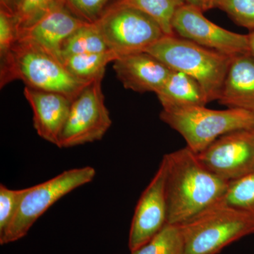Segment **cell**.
<instances>
[{"instance_id": "obj_1", "label": "cell", "mask_w": 254, "mask_h": 254, "mask_svg": "<svg viewBox=\"0 0 254 254\" xmlns=\"http://www.w3.org/2000/svg\"><path fill=\"white\" fill-rule=\"evenodd\" d=\"M163 158L166 164L167 223L181 225L222 201L230 182L209 170L189 147Z\"/></svg>"}, {"instance_id": "obj_2", "label": "cell", "mask_w": 254, "mask_h": 254, "mask_svg": "<svg viewBox=\"0 0 254 254\" xmlns=\"http://www.w3.org/2000/svg\"><path fill=\"white\" fill-rule=\"evenodd\" d=\"M16 80L29 88L60 93L72 101L91 83L75 78L59 60L36 45L23 41H16L1 58V88Z\"/></svg>"}, {"instance_id": "obj_3", "label": "cell", "mask_w": 254, "mask_h": 254, "mask_svg": "<svg viewBox=\"0 0 254 254\" xmlns=\"http://www.w3.org/2000/svg\"><path fill=\"white\" fill-rule=\"evenodd\" d=\"M145 52L170 69L181 71L201 85L209 101L218 100L232 57L174 34L164 36Z\"/></svg>"}, {"instance_id": "obj_4", "label": "cell", "mask_w": 254, "mask_h": 254, "mask_svg": "<svg viewBox=\"0 0 254 254\" xmlns=\"http://www.w3.org/2000/svg\"><path fill=\"white\" fill-rule=\"evenodd\" d=\"M180 226L185 254H218L233 242L254 235V215L220 202Z\"/></svg>"}, {"instance_id": "obj_5", "label": "cell", "mask_w": 254, "mask_h": 254, "mask_svg": "<svg viewBox=\"0 0 254 254\" xmlns=\"http://www.w3.org/2000/svg\"><path fill=\"white\" fill-rule=\"evenodd\" d=\"M160 118L180 133L187 146L195 153L230 132L254 128V114L236 108L216 110L200 106L163 110Z\"/></svg>"}, {"instance_id": "obj_6", "label": "cell", "mask_w": 254, "mask_h": 254, "mask_svg": "<svg viewBox=\"0 0 254 254\" xmlns=\"http://www.w3.org/2000/svg\"><path fill=\"white\" fill-rule=\"evenodd\" d=\"M92 167L71 169L36 186L28 187L16 216L0 236V245L12 243L26 236L35 222L56 202L78 187L93 181Z\"/></svg>"}, {"instance_id": "obj_7", "label": "cell", "mask_w": 254, "mask_h": 254, "mask_svg": "<svg viewBox=\"0 0 254 254\" xmlns=\"http://www.w3.org/2000/svg\"><path fill=\"white\" fill-rule=\"evenodd\" d=\"M110 50L119 58L144 52L165 33L153 18L115 1L94 22Z\"/></svg>"}, {"instance_id": "obj_8", "label": "cell", "mask_w": 254, "mask_h": 254, "mask_svg": "<svg viewBox=\"0 0 254 254\" xmlns=\"http://www.w3.org/2000/svg\"><path fill=\"white\" fill-rule=\"evenodd\" d=\"M101 82H91L73 100L60 136L59 148H72L100 141L111 127Z\"/></svg>"}, {"instance_id": "obj_9", "label": "cell", "mask_w": 254, "mask_h": 254, "mask_svg": "<svg viewBox=\"0 0 254 254\" xmlns=\"http://www.w3.org/2000/svg\"><path fill=\"white\" fill-rule=\"evenodd\" d=\"M202 163L227 182L254 171V128L230 132L197 153Z\"/></svg>"}, {"instance_id": "obj_10", "label": "cell", "mask_w": 254, "mask_h": 254, "mask_svg": "<svg viewBox=\"0 0 254 254\" xmlns=\"http://www.w3.org/2000/svg\"><path fill=\"white\" fill-rule=\"evenodd\" d=\"M174 33L200 46L234 57L249 53L248 35L227 31L205 18L203 11L185 4L174 16Z\"/></svg>"}, {"instance_id": "obj_11", "label": "cell", "mask_w": 254, "mask_h": 254, "mask_svg": "<svg viewBox=\"0 0 254 254\" xmlns=\"http://www.w3.org/2000/svg\"><path fill=\"white\" fill-rule=\"evenodd\" d=\"M165 181L166 164L163 158L135 208L128 236L131 252L148 243L168 222Z\"/></svg>"}, {"instance_id": "obj_12", "label": "cell", "mask_w": 254, "mask_h": 254, "mask_svg": "<svg viewBox=\"0 0 254 254\" xmlns=\"http://www.w3.org/2000/svg\"><path fill=\"white\" fill-rule=\"evenodd\" d=\"M86 23L64 5L50 11L31 26L18 31L16 41L36 45L63 63L61 50L64 43Z\"/></svg>"}, {"instance_id": "obj_13", "label": "cell", "mask_w": 254, "mask_h": 254, "mask_svg": "<svg viewBox=\"0 0 254 254\" xmlns=\"http://www.w3.org/2000/svg\"><path fill=\"white\" fill-rule=\"evenodd\" d=\"M113 68L126 89L141 93H156L173 71L145 51L120 57L114 61Z\"/></svg>"}, {"instance_id": "obj_14", "label": "cell", "mask_w": 254, "mask_h": 254, "mask_svg": "<svg viewBox=\"0 0 254 254\" xmlns=\"http://www.w3.org/2000/svg\"><path fill=\"white\" fill-rule=\"evenodd\" d=\"M23 94L33 110V127L38 136L58 147L72 100L60 93L28 86Z\"/></svg>"}, {"instance_id": "obj_15", "label": "cell", "mask_w": 254, "mask_h": 254, "mask_svg": "<svg viewBox=\"0 0 254 254\" xmlns=\"http://www.w3.org/2000/svg\"><path fill=\"white\" fill-rule=\"evenodd\" d=\"M218 101L254 114V58L250 52L232 57Z\"/></svg>"}, {"instance_id": "obj_16", "label": "cell", "mask_w": 254, "mask_h": 254, "mask_svg": "<svg viewBox=\"0 0 254 254\" xmlns=\"http://www.w3.org/2000/svg\"><path fill=\"white\" fill-rule=\"evenodd\" d=\"M155 94L163 110L205 106L210 103L203 87L195 78L173 70L165 84Z\"/></svg>"}, {"instance_id": "obj_17", "label": "cell", "mask_w": 254, "mask_h": 254, "mask_svg": "<svg viewBox=\"0 0 254 254\" xmlns=\"http://www.w3.org/2000/svg\"><path fill=\"white\" fill-rule=\"evenodd\" d=\"M119 58L112 50L102 53H86L68 57L63 64L72 76L81 81L92 82L103 80L105 68Z\"/></svg>"}, {"instance_id": "obj_18", "label": "cell", "mask_w": 254, "mask_h": 254, "mask_svg": "<svg viewBox=\"0 0 254 254\" xmlns=\"http://www.w3.org/2000/svg\"><path fill=\"white\" fill-rule=\"evenodd\" d=\"M110 50L94 23H86L75 31L64 43L62 62L73 55L102 53Z\"/></svg>"}, {"instance_id": "obj_19", "label": "cell", "mask_w": 254, "mask_h": 254, "mask_svg": "<svg viewBox=\"0 0 254 254\" xmlns=\"http://www.w3.org/2000/svg\"><path fill=\"white\" fill-rule=\"evenodd\" d=\"M121 4L140 10L160 25L166 36L175 34L172 23L175 13L186 0H118Z\"/></svg>"}, {"instance_id": "obj_20", "label": "cell", "mask_w": 254, "mask_h": 254, "mask_svg": "<svg viewBox=\"0 0 254 254\" xmlns=\"http://www.w3.org/2000/svg\"><path fill=\"white\" fill-rule=\"evenodd\" d=\"M131 254H185L181 227L167 223L148 243Z\"/></svg>"}, {"instance_id": "obj_21", "label": "cell", "mask_w": 254, "mask_h": 254, "mask_svg": "<svg viewBox=\"0 0 254 254\" xmlns=\"http://www.w3.org/2000/svg\"><path fill=\"white\" fill-rule=\"evenodd\" d=\"M64 5H66L65 0H17L13 12L17 32Z\"/></svg>"}, {"instance_id": "obj_22", "label": "cell", "mask_w": 254, "mask_h": 254, "mask_svg": "<svg viewBox=\"0 0 254 254\" xmlns=\"http://www.w3.org/2000/svg\"><path fill=\"white\" fill-rule=\"evenodd\" d=\"M221 202L254 215V171L229 182Z\"/></svg>"}, {"instance_id": "obj_23", "label": "cell", "mask_w": 254, "mask_h": 254, "mask_svg": "<svg viewBox=\"0 0 254 254\" xmlns=\"http://www.w3.org/2000/svg\"><path fill=\"white\" fill-rule=\"evenodd\" d=\"M28 188L14 190L0 185V236L7 230L13 221Z\"/></svg>"}, {"instance_id": "obj_24", "label": "cell", "mask_w": 254, "mask_h": 254, "mask_svg": "<svg viewBox=\"0 0 254 254\" xmlns=\"http://www.w3.org/2000/svg\"><path fill=\"white\" fill-rule=\"evenodd\" d=\"M217 8L236 24L254 31V0H219Z\"/></svg>"}, {"instance_id": "obj_25", "label": "cell", "mask_w": 254, "mask_h": 254, "mask_svg": "<svg viewBox=\"0 0 254 254\" xmlns=\"http://www.w3.org/2000/svg\"><path fill=\"white\" fill-rule=\"evenodd\" d=\"M118 0H65L68 9L88 23L99 19L105 10Z\"/></svg>"}, {"instance_id": "obj_26", "label": "cell", "mask_w": 254, "mask_h": 254, "mask_svg": "<svg viewBox=\"0 0 254 254\" xmlns=\"http://www.w3.org/2000/svg\"><path fill=\"white\" fill-rule=\"evenodd\" d=\"M17 41V29L14 16L0 9V58L9 53Z\"/></svg>"}, {"instance_id": "obj_27", "label": "cell", "mask_w": 254, "mask_h": 254, "mask_svg": "<svg viewBox=\"0 0 254 254\" xmlns=\"http://www.w3.org/2000/svg\"><path fill=\"white\" fill-rule=\"evenodd\" d=\"M219 0H186L187 4L194 6L205 12L208 10L215 9L218 6Z\"/></svg>"}, {"instance_id": "obj_28", "label": "cell", "mask_w": 254, "mask_h": 254, "mask_svg": "<svg viewBox=\"0 0 254 254\" xmlns=\"http://www.w3.org/2000/svg\"><path fill=\"white\" fill-rule=\"evenodd\" d=\"M17 0H0V9L13 14Z\"/></svg>"}, {"instance_id": "obj_29", "label": "cell", "mask_w": 254, "mask_h": 254, "mask_svg": "<svg viewBox=\"0 0 254 254\" xmlns=\"http://www.w3.org/2000/svg\"><path fill=\"white\" fill-rule=\"evenodd\" d=\"M249 48H250V53L254 58V31L250 32L248 34Z\"/></svg>"}]
</instances>
